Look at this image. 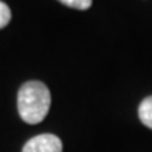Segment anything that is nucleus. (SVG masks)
I'll return each instance as SVG.
<instances>
[{"mask_svg":"<svg viewBox=\"0 0 152 152\" xmlns=\"http://www.w3.org/2000/svg\"><path fill=\"white\" fill-rule=\"evenodd\" d=\"M22 152H62V141L53 134H40L26 141Z\"/></svg>","mask_w":152,"mask_h":152,"instance_id":"f03ea898","label":"nucleus"},{"mask_svg":"<svg viewBox=\"0 0 152 152\" xmlns=\"http://www.w3.org/2000/svg\"><path fill=\"white\" fill-rule=\"evenodd\" d=\"M138 116L144 126L152 129V96H148L141 101L140 107H138Z\"/></svg>","mask_w":152,"mask_h":152,"instance_id":"7ed1b4c3","label":"nucleus"},{"mask_svg":"<svg viewBox=\"0 0 152 152\" xmlns=\"http://www.w3.org/2000/svg\"><path fill=\"white\" fill-rule=\"evenodd\" d=\"M59 2L75 10H88L92 6V0H59Z\"/></svg>","mask_w":152,"mask_h":152,"instance_id":"20e7f679","label":"nucleus"},{"mask_svg":"<svg viewBox=\"0 0 152 152\" xmlns=\"http://www.w3.org/2000/svg\"><path fill=\"white\" fill-rule=\"evenodd\" d=\"M10 20H11V10H10V6L0 0V30L5 28V26L10 23Z\"/></svg>","mask_w":152,"mask_h":152,"instance_id":"39448f33","label":"nucleus"},{"mask_svg":"<svg viewBox=\"0 0 152 152\" xmlns=\"http://www.w3.org/2000/svg\"><path fill=\"white\" fill-rule=\"evenodd\" d=\"M51 95L48 87L40 81H28L20 87L17 93L19 115L25 123L37 124L48 113Z\"/></svg>","mask_w":152,"mask_h":152,"instance_id":"f257e3e1","label":"nucleus"}]
</instances>
